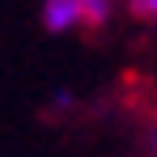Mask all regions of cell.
Segmentation results:
<instances>
[{
	"instance_id": "2",
	"label": "cell",
	"mask_w": 157,
	"mask_h": 157,
	"mask_svg": "<svg viewBox=\"0 0 157 157\" xmlns=\"http://www.w3.org/2000/svg\"><path fill=\"white\" fill-rule=\"evenodd\" d=\"M81 13H85V26L89 30H102L115 13V0H81Z\"/></svg>"
},
{
	"instance_id": "3",
	"label": "cell",
	"mask_w": 157,
	"mask_h": 157,
	"mask_svg": "<svg viewBox=\"0 0 157 157\" xmlns=\"http://www.w3.org/2000/svg\"><path fill=\"white\" fill-rule=\"evenodd\" d=\"M128 9L140 21H157V0H128Z\"/></svg>"
},
{
	"instance_id": "1",
	"label": "cell",
	"mask_w": 157,
	"mask_h": 157,
	"mask_svg": "<svg viewBox=\"0 0 157 157\" xmlns=\"http://www.w3.org/2000/svg\"><path fill=\"white\" fill-rule=\"evenodd\" d=\"M43 26L51 34H64L72 26H85V13H81V0H43Z\"/></svg>"
}]
</instances>
